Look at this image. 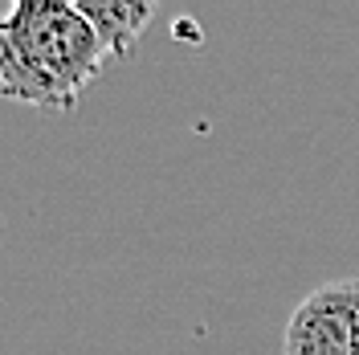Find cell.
Wrapping results in <instances>:
<instances>
[{"label":"cell","instance_id":"6da1fadb","mask_svg":"<svg viewBox=\"0 0 359 355\" xmlns=\"http://www.w3.org/2000/svg\"><path fill=\"white\" fill-rule=\"evenodd\" d=\"M107 58L74 0H17L0 13V94L8 102L74 111Z\"/></svg>","mask_w":359,"mask_h":355},{"label":"cell","instance_id":"7a4b0ae2","mask_svg":"<svg viewBox=\"0 0 359 355\" xmlns=\"http://www.w3.org/2000/svg\"><path fill=\"white\" fill-rule=\"evenodd\" d=\"M282 355H359V278L314 286L286 323Z\"/></svg>","mask_w":359,"mask_h":355},{"label":"cell","instance_id":"3957f363","mask_svg":"<svg viewBox=\"0 0 359 355\" xmlns=\"http://www.w3.org/2000/svg\"><path fill=\"white\" fill-rule=\"evenodd\" d=\"M82 8L90 29L98 33V41L107 45L111 58H131L143 29L156 21L159 4L151 0H74Z\"/></svg>","mask_w":359,"mask_h":355}]
</instances>
